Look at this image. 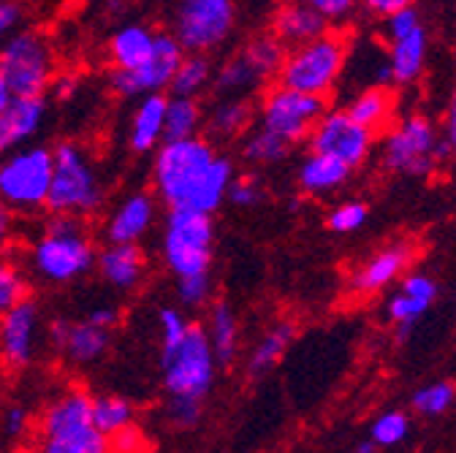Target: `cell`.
<instances>
[{"label": "cell", "mask_w": 456, "mask_h": 453, "mask_svg": "<svg viewBox=\"0 0 456 453\" xmlns=\"http://www.w3.org/2000/svg\"><path fill=\"white\" fill-rule=\"evenodd\" d=\"M413 0H362V6L370 12V14H378V17H388L394 12H399L403 6H411Z\"/></svg>", "instance_id": "db71d44e"}, {"label": "cell", "mask_w": 456, "mask_h": 453, "mask_svg": "<svg viewBox=\"0 0 456 453\" xmlns=\"http://www.w3.org/2000/svg\"><path fill=\"white\" fill-rule=\"evenodd\" d=\"M54 172V152L46 144H25L0 155V201L14 214L46 209Z\"/></svg>", "instance_id": "5b68a950"}, {"label": "cell", "mask_w": 456, "mask_h": 453, "mask_svg": "<svg viewBox=\"0 0 456 453\" xmlns=\"http://www.w3.org/2000/svg\"><path fill=\"white\" fill-rule=\"evenodd\" d=\"M95 271L111 291L131 294L142 286L147 274V255L139 245L106 242V247L95 255Z\"/></svg>", "instance_id": "d6986e66"}, {"label": "cell", "mask_w": 456, "mask_h": 453, "mask_svg": "<svg viewBox=\"0 0 456 453\" xmlns=\"http://www.w3.org/2000/svg\"><path fill=\"white\" fill-rule=\"evenodd\" d=\"M144 448H147V442H144V434L136 429V424H131V426H126L118 434L109 437V450H120V453H134L136 450L139 453Z\"/></svg>", "instance_id": "681fc988"}, {"label": "cell", "mask_w": 456, "mask_h": 453, "mask_svg": "<svg viewBox=\"0 0 456 453\" xmlns=\"http://www.w3.org/2000/svg\"><path fill=\"white\" fill-rule=\"evenodd\" d=\"M46 120L44 95H12V101L0 109V155L17 147L30 144Z\"/></svg>", "instance_id": "ac0fdd59"}, {"label": "cell", "mask_w": 456, "mask_h": 453, "mask_svg": "<svg viewBox=\"0 0 456 453\" xmlns=\"http://www.w3.org/2000/svg\"><path fill=\"white\" fill-rule=\"evenodd\" d=\"M456 400V388L451 383H435L413 393V408L424 416H440L445 413Z\"/></svg>", "instance_id": "f35d334b"}, {"label": "cell", "mask_w": 456, "mask_h": 453, "mask_svg": "<svg viewBox=\"0 0 456 453\" xmlns=\"http://www.w3.org/2000/svg\"><path fill=\"white\" fill-rule=\"evenodd\" d=\"M356 450H359V453H375V450H378V445H375V442L370 440V442H362V445H359Z\"/></svg>", "instance_id": "680465c9"}, {"label": "cell", "mask_w": 456, "mask_h": 453, "mask_svg": "<svg viewBox=\"0 0 456 453\" xmlns=\"http://www.w3.org/2000/svg\"><path fill=\"white\" fill-rule=\"evenodd\" d=\"M435 128L427 117H408L386 136L383 166L399 174L429 177L435 172Z\"/></svg>", "instance_id": "4fadbf2b"}, {"label": "cell", "mask_w": 456, "mask_h": 453, "mask_svg": "<svg viewBox=\"0 0 456 453\" xmlns=\"http://www.w3.org/2000/svg\"><path fill=\"white\" fill-rule=\"evenodd\" d=\"M346 41L331 33L297 44L285 52V61L277 71V85L326 98L346 69Z\"/></svg>", "instance_id": "52a82bcc"}, {"label": "cell", "mask_w": 456, "mask_h": 453, "mask_svg": "<svg viewBox=\"0 0 456 453\" xmlns=\"http://www.w3.org/2000/svg\"><path fill=\"white\" fill-rule=\"evenodd\" d=\"M44 453H106L109 437L93 421V396L85 388H69L44 408L38 426Z\"/></svg>", "instance_id": "277c9868"}, {"label": "cell", "mask_w": 456, "mask_h": 453, "mask_svg": "<svg viewBox=\"0 0 456 453\" xmlns=\"http://www.w3.org/2000/svg\"><path fill=\"white\" fill-rule=\"evenodd\" d=\"M411 261V247L405 245H396L391 250H383L378 253L375 258H370L354 277V288L362 291V294H372V291H380L386 288L388 282L403 271Z\"/></svg>", "instance_id": "484cf974"}, {"label": "cell", "mask_w": 456, "mask_h": 453, "mask_svg": "<svg viewBox=\"0 0 456 453\" xmlns=\"http://www.w3.org/2000/svg\"><path fill=\"white\" fill-rule=\"evenodd\" d=\"M256 120V103L248 95H220L204 111V131L209 142H234L250 131Z\"/></svg>", "instance_id": "ffe728a7"}, {"label": "cell", "mask_w": 456, "mask_h": 453, "mask_svg": "<svg viewBox=\"0 0 456 453\" xmlns=\"http://www.w3.org/2000/svg\"><path fill=\"white\" fill-rule=\"evenodd\" d=\"M348 177H351V166L329 152L313 150L310 158H305V163L299 166V188L307 196H326L346 185Z\"/></svg>", "instance_id": "cb8c5ba5"}, {"label": "cell", "mask_w": 456, "mask_h": 453, "mask_svg": "<svg viewBox=\"0 0 456 453\" xmlns=\"http://www.w3.org/2000/svg\"><path fill=\"white\" fill-rule=\"evenodd\" d=\"M28 432H30V413H28V408L12 405V408H6L4 413H0V440H4L6 445L25 440Z\"/></svg>", "instance_id": "ee69618b"}, {"label": "cell", "mask_w": 456, "mask_h": 453, "mask_svg": "<svg viewBox=\"0 0 456 453\" xmlns=\"http://www.w3.org/2000/svg\"><path fill=\"white\" fill-rule=\"evenodd\" d=\"M166 424L171 429L188 432L193 426H199L201 416H204V400L201 396H185V393H168L166 408H163Z\"/></svg>", "instance_id": "d590c367"}, {"label": "cell", "mask_w": 456, "mask_h": 453, "mask_svg": "<svg viewBox=\"0 0 456 453\" xmlns=\"http://www.w3.org/2000/svg\"><path fill=\"white\" fill-rule=\"evenodd\" d=\"M93 421L106 437H111L120 429L136 424V410L128 400H123V396H95L93 400Z\"/></svg>", "instance_id": "e575fe53"}, {"label": "cell", "mask_w": 456, "mask_h": 453, "mask_svg": "<svg viewBox=\"0 0 456 453\" xmlns=\"http://www.w3.org/2000/svg\"><path fill=\"white\" fill-rule=\"evenodd\" d=\"M54 172L46 196L49 214L93 217L106 204V185L90 152L77 142H61L52 147Z\"/></svg>", "instance_id": "3957f363"}, {"label": "cell", "mask_w": 456, "mask_h": 453, "mask_svg": "<svg viewBox=\"0 0 456 453\" xmlns=\"http://www.w3.org/2000/svg\"><path fill=\"white\" fill-rule=\"evenodd\" d=\"M158 201L152 193L136 190L126 196L103 220V239L114 245H139L155 225Z\"/></svg>", "instance_id": "e0dca14e"}, {"label": "cell", "mask_w": 456, "mask_h": 453, "mask_svg": "<svg viewBox=\"0 0 456 453\" xmlns=\"http://www.w3.org/2000/svg\"><path fill=\"white\" fill-rule=\"evenodd\" d=\"M285 52H289V46H285L274 33H264V36H256L245 44L242 54L245 61L256 69V74L261 79H269V77H277L282 61H285Z\"/></svg>", "instance_id": "836d02e7"}, {"label": "cell", "mask_w": 456, "mask_h": 453, "mask_svg": "<svg viewBox=\"0 0 456 453\" xmlns=\"http://www.w3.org/2000/svg\"><path fill=\"white\" fill-rule=\"evenodd\" d=\"M237 28V4L234 0H183L175 12V36L185 52L212 54L232 38Z\"/></svg>", "instance_id": "8fae6325"}, {"label": "cell", "mask_w": 456, "mask_h": 453, "mask_svg": "<svg viewBox=\"0 0 456 453\" xmlns=\"http://www.w3.org/2000/svg\"><path fill=\"white\" fill-rule=\"evenodd\" d=\"M291 150H294V144H289L282 136H277L261 125L256 131L245 133V142H242V158L253 166H274L289 158Z\"/></svg>", "instance_id": "d6a6232c"}, {"label": "cell", "mask_w": 456, "mask_h": 453, "mask_svg": "<svg viewBox=\"0 0 456 453\" xmlns=\"http://www.w3.org/2000/svg\"><path fill=\"white\" fill-rule=\"evenodd\" d=\"M323 111H326V98L285 85H274L258 101L256 117L261 128L282 136L289 144H299L310 139L315 123L323 117Z\"/></svg>", "instance_id": "30bf717a"}, {"label": "cell", "mask_w": 456, "mask_h": 453, "mask_svg": "<svg viewBox=\"0 0 456 453\" xmlns=\"http://www.w3.org/2000/svg\"><path fill=\"white\" fill-rule=\"evenodd\" d=\"M408 437V416L405 413H383L372 424V442L378 448H391Z\"/></svg>", "instance_id": "ab89813d"}, {"label": "cell", "mask_w": 456, "mask_h": 453, "mask_svg": "<svg viewBox=\"0 0 456 453\" xmlns=\"http://www.w3.org/2000/svg\"><path fill=\"white\" fill-rule=\"evenodd\" d=\"M424 58H427V33L421 28L405 38H396L391 46V58H388L394 82L399 85L413 82L424 69Z\"/></svg>", "instance_id": "f546056e"}, {"label": "cell", "mask_w": 456, "mask_h": 453, "mask_svg": "<svg viewBox=\"0 0 456 453\" xmlns=\"http://www.w3.org/2000/svg\"><path fill=\"white\" fill-rule=\"evenodd\" d=\"M367 222V206L362 201H348L329 214V229L334 234H354Z\"/></svg>", "instance_id": "b9f144b4"}, {"label": "cell", "mask_w": 456, "mask_h": 453, "mask_svg": "<svg viewBox=\"0 0 456 453\" xmlns=\"http://www.w3.org/2000/svg\"><path fill=\"white\" fill-rule=\"evenodd\" d=\"M188 326H191V320H188L180 310H175V307H163V310L158 312V328H160V345H163V351H171V348H175V345L180 343V339L185 336Z\"/></svg>", "instance_id": "7bdbcfd3"}, {"label": "cell", "mask_w": 456, "mask_h": 453, "mask_svg": "<svg viewBox=\"0 0 456 453\" xmlns=\"http://www.w3.org/2000/svg\"><path fill=\"white\" fill-rule=\"evenodd\" d=\"M25 296H30V288H28V279H25L22 269L17 266V261L0 253V315L12 310Z\"/></svg>", "instance_id": "8d00e7d4"}, {"label": "cell", "mask_w": 456, "mask_h": 453, "mask_svg": "<svg viewBox=\"0 0 456 453\" xmlns=\"http://www.w3.org/2000/svg\"><path fill=\"white\" fill-rule=\"evenodd\" d=\"M166 95L163 93H147L136 98V106L128 120V147L136 155L155 152V147L163 142L166 128Z\"/></svg>", "instance_id": "44dd1931"}, {"label": "cell", "mask_w": 456, "mask_h": 453, "mask_svg": "<svg viewBox=\"0 0 456 453\" xmlns=\"http://www.w3.org/2000/svg\"><path fill=\"white\" fill-rule=\"evenodd\" d=\"M204 131V106L199 98L171 95L166 101V128L163 142L171 139H191Z\"/></svg>", "instance_id": "f1b7e54d"}, {"label": "cell", "mask_w": 456, "mask_h": 453, "mask_svg": "<svg viewBox=\"0 0 456 453\" xmlns=\"http://www.w3.org/2000/svg\"><path fill=\"white\" fill-rule=\"evenodd\" d=\"M225 201L234 204L237 209H253L264 201V188L256 177L250 174H237L232 180V185H228V193H225Z\"/></svg>", "instance_id": "60d3db41"}, {"label": "cell", "mask_w": 456, "mask_h": 453, "mask_svg": "<svg viewBox=\"0 0 456 453\" xmlns=\"http://www.w3.org/2000/svg\"><path fill=\"white\" fill-rule=\"evenodd\" d=\"M41 345V307L25 296L0 315V359L12 369H25L36 361Z\"/></svg>", "instance_id": "9a60e30c"}, {"label": "cell", "mask_w": 456, "mask_h": 453, "mask_svg": "<svg viewBox=\"0 0 456 453\" xmlns=\"http://www.w3.org/2000/svg\"><path fill=\"white\" fill-rule=\"evenodd\" d=\"M294 336H297V326H294L291 320H280V323H274V326L258 339V345L253 348V353H250V359H248V375H250V377L266 375V372L282 359V353L291 348Z\"/></svg>", "instance_id": "83f0119b"}, {"label": "cell", "mask_w": 456, "mask_h": 453, "mask_svg": "<svg viewBox=\"0 0 456 453\" xmlns=\"http://www.w3.org/2000/svg\"><path fill=\"white\" fill-rule=\"evenodd\" d=\"M261 77L256 74V69L245 61V54L237 52L228 61H223L215 69L212 77V90L217 95H250L261 87Z\"/></svg>", "instance_id": "4dcf8cb0"}, {"label": "cell", "mask_w": 456, "mask_h": 453, "mask_svg": "<svg viewBox=\"0 0 456 453\" xmlns=\"http://www.w3.org/2000/svg\"><path fill=\"white\" fill-rule=\"evenodd\" d=\"M215 253V220L207 212L175 206L163 220L160 255L175 277L209 271Z\"/></svg>", "instance_id": "8992f818"}, {"label": "cell", "mask_w": 456, "mask_h": 453, "mask_svg": "<svg viewBox=\"0 0 456 453\" xmlns=\"http://www.w3.org/2000/svg\"><path fill=\"white\" fill-rule=\"evenodd\" d=\"M212 77H215V63L209 61V54L185 52L175 77H171L168 93L185 98H201L212 87Z\"/></svg>", "instance_id": "4316f807"}, {"label": "cell", "mask_w": 456, "mask_h": 453, "mask_svg": "<svg viewBox=\"0 0 456 453\" xmlns=\"http://www.w3.org/2000/svg\"><path fill=\"white\" fill-rule=\"evenodd\" d=\"M49 345L74 367L98 364L111 348V328H103L87 318L66 320L57 318L49 323Z\"/></svg>", "instance_id": "2e32d148"}, {"label": "cell", "mask_w": 456, "mask_h": 453, "mask_svg": "<svg viewBox=\"0 0 456 453\" xmlns=\"http://www.w3.org/2000/svg\"><path fill=\"white\" fill-rule=\"evenodd\" d=\"M305 6L315 9L321 17H326L329 22H339L346 20L354 9H356V0H302Z\"/></svg>", "instance_id": "c3c4849f"}, {"label": "cell", "mask_w": 456, "mask_h": 453, "mask_svg": "<svg viewBox=\"0 0 456 453\" xmlns=\"http://www.w3.org/2000/svg\"><path fill=\"white\" fill-rule=\"evenodd\" d=\"M237 177L234 160L217 152L215 142L199 136L171 139L155 147L152 188L158 201L168 209L185 206L199 212H217L225 204L228 185Z\"/></svg>", "instance_id": "6da1fadb"}, {"label": "cell", "mask_w": 456, "mask_h": 453, "mask_svg": "<svg viewBox=\"0 0 456 453\" xmlns=\"http://www.w3.org/2000/svg\"><path fill=\"white\" fill-rule=\"evenodd\" d=\"M372 139H375L372 131L351 120L346 109H337V111H323V117L315 123L310 133V150L329 152L342 163H348L351 168H356L370 158Z\"/></svg>", "instance_id": "5bb4252c"}, {"label": "cell", "mask_w": 456, "mask_h": 453, "mask_svg": "<svg viewBox=\"0 0 456 453\" xmlns=\"http://www.w3.org/2000/svg\"><path fill=\"white\" fill-rule=\"evenodd\" d=\"M217 367H232L240 356V318L228 302H217L209 310V320L204 326Z\"/></svg>", "instance_id": "d4e9b609"}, {"label": "cell", "mask_w": 456, "mask_h": 453, "mask_svg": "<svg viewBox=\"0 0 456 453\" xmlns=\"http://www.w3.org/2000/svg\"><path fill=\"white\" fill-rule=\"evenodd\" d=\"M163 385L168 393H185V396H204L212 391L217 377V359L212 353L209 336L204 326H188L180 343L163 351Z\"/></svg>", "instance_id": "9c48e42d"}, {"label": "cell", "mask_w": 456, "mask_h": 453, "mask_svg": "<svg viewBox=\"0 0 456 453\" xmlns=\"http://www.w3.org/2000/svg\"><path fill=\"white\" fill-rule=\"evenodd\" d=\"M22 20H25V9L20 0H0V46L4 41L22 28Z\"/></svg>", "instance_id": "7dc6e473"}, {"label": "cell", "mask_w": 456, "mask_h": 453, "mask_svg": "<svg viewBox=\"0 0 456 453\" xmlns=\"http://www.w3.org/2000/svg\"><path fill=\"white\" fill-rule=\"evenodd\" d=\"M155 46V30L142 22H128L118 28L109 38V61L111 69H139L147 63Z\"/></svg>", "instance_id": "603a6c76"}, {"label": "cell", "mask_w": 456, "mask_h": 453, "mask_svg": "<svg viewBox=\"0 0 456 453\" xmlns=\"http://www.w3.org/2000/svg\"><path fill=\"white\" fill-rule=\"evenodd\" d=\"M85 318L114 331V328H118V323H120V310H118V304H95V307H90V312Z\"/></svg>", "instance_id": "816d5d0a"}, {"label": "cell", "mask_w": 456, "mask_h": 453, "mask_svg": "<svg viewBox=\"0 0 456 453\" xmlns=\"http://www.w3.org/2000/svg\"><path fill=\"white\" fill-rule=\"evenodd\" d=\"M388 20V38L391 41H396V38H405V36H411L413 30H419L421 28V22H419V12L416 9H411V6H403L399 12H394V14H388L386 17Z\"/></svg>", "instance_id": "bcb514c9"}, {"label": "cell", "mask_w": 456, "mask_h": 453, "mask_svg": "<svg viewBox=\"0 0 456 453\" xmlns=\"http://www.w3.org/2000/svg\"><path fill=\"white\" fill-rule=\"evenodd\" d=\"M9 101H12V90H9V85L4 82V77H0V109H4Z\"/></svg>", "instance_id": "6f0895ef"}, {"label": "cell", "mask_w": 456, "mask_h": 453, "mask_svg": "<svg viewBox=\"0 0 456 453\" xmlns=\"http://www.w3.org/2000/svg\"><path fill=\"white\" fill-rule=\"evenodd\" d=\"M272 33L285 46H297V44H305V41H313V38L329 33V20L321 17L315 9L305 6L302 0H291V4H285L274 12Z\"/></svg>", "instance_id": "7402d4cb"}, {"label": "cell", "mask_w": 456, "mask_h": 453, "mask_svg": "<svg viewBox=\"0 0 456 453\" xmlns=\"http://www.w3.org/2000/svg\"><path fill=\"white\" fill-rule=\"evenodd\" d=\"M95 242L87 231L85 217L52 214L41 234L30 242V269L49 286H71V282L95 271Z\"/></svg>", "instance_id": "7a4b0ae2"}, {"label": "cell", "mask_w": 456, "mask_h": 453, "mask_svg": "<svg viewBox=\"0 0 456 453\" xmlns=\"http://www.w3.org/2000/svg\"><path fill=\"white\" fill-rule=\"evenodd\" d=\"M212 277L209 271L177 277V299L188 310H204L212 302Z\"/></svg>", "instance_id": "74e56055"}, {"label": "cell", "mask_w": 456, "mask_h": 453, "mask_svg": "<svg viewBox=\"0 0 456 453\" xmlns=\"http://www.w3.org/2000/svg\"><path fill=\"white\" fill-rule=\"evenodd\" d=\"M445 139L451 142L453 152H456V90H453V98H451V106H448V120H445Z\"/></svg>", "instance_id": "9f6ffc18"}, {"label": "cell", "mask_w": 456, "mask_h": 453, "mask_svg": "<svg viewBox=\"0 0 456 453\" xmlns=\"http://www.w3.org/2000/svg\"><path fill=\"white\" fill-rule=\"evenodd\" d=\"M77 90H79V79L74 74H54V79L49 85V93H54V98H61V101L74 98Z\"/></svg>", "instance_id": "f5cc1de1"}, {"label": "cell", "mask_w": 456, "mask_h": 453, "mask_svg": "<svg viewBox=\"0 0 456 453\" xmlns=\"http://www.w3.org/2000/svg\"><path fill=\"white\" fill-rule=\"evenodd\" d=\"M429 310V302L416 299L411 294H399L388 302V318L396 323H416Z\"/></svg>", "instance_id": "f6af8a7d"}, {"label": "cell", "mask_w": 456, "mask_h": 453, "mask_svg": "<svg viewBox=\"0 0 456 453\" xmlns=\"http://www.w3.org/2000/svg\"><path fill=\"white\" fill-rule=\"evenodd\" d=\"M54 74V49L38 30L20 28L0 46V77L12 95H44Z\"/></svg>", "instance_id": "ba28073f"}, {"label": "cell", "mask_w": 456, "mask_h": 453, "mask_svg": "<svg viewBox=\"0 0 456 453\" xmlns=\"http://www.w3.org/2000/svg\"><path fill=\"white\" fill-rule=\"evenodd\" d=\"M391 109H394L391 90H386V87H370L362 95H356L354 103L346 111L351 115V120H356L359 125H364L367 131L375 133L378 128H383L388 123Z\"/></svg>", "instance_id": "1f68e13d"}, {"label": "cell", "mask_w": 456, "mask_h": 453, "mask_svg": "<svg viewBox=\"0 0 456 453\" xmlns=\"http://www.w3.org/2000/svg\"><path fill=\"white\" fill-rule=\"evenodd\" d=\"M12 237H14V212L0 201V253L9 250Z\"/></svg>", "instance_id": "11a10c76"}, {"label": "cell", "mask_w": 456, "mask_h": 453, "mask_svg": "<svg viewBox=\"0 0 456 453\" xmlns=\"http://www.w3.org/2000/svg\"><path fill=\"white\" fill-rule=\"evenodd\" d=\"M403 294H411V296L424 299V302L432 304V299H435V294H437V286H435V282H432L429 277H424V274H411V277L403 282Z\"/></svg>", "instance_id": "f907efd6"}, {"label": "cell", "mask_w": 456, "mask_h": 453, "mask_svg": "<svg viewBox=\"0 0 456 453\" xmlns=\"http://www.w3.org/2000/svg\"><path fill=\"white\" fill-rule=\"evenodd\" d=\"M183 44L171 33H155V46L144 66L139 69H114L109 74V87L120 98H139L147 93H163L171 85L180 61H183Z\"/></svg>", "instance_id": "7c38bea8"}]
</instances>
